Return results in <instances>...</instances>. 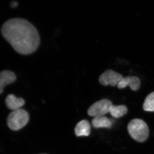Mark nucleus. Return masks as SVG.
Segmentation results:
<instances>
[{"label":"nucleus","instance_id":"obj_1","mask_svg":"<svg viewBox=\"0 0 154 154\" xmlns=\"http://www.w3.org/2000/svg\"><path fill=\"white\" fill-rule=\"evenodd\" d=\"M1 33L15 51L22 55L33 53L40 45L37 29L22 18H13L6 21L1 28Z\"/></svg>","mask_w":154,"mask_h":154},{"label":"nucleus","instance_id":"obj_2","mask_svg":"<svg viewBox=\"0 0 154 154\" xmlns=\"http://www.w3.org/2000/svg\"><path fill=\"white\" fill-rule=\"evenodd\" d=\"M127 129L131 137L138 142L143 143L149 137V131L148 126L142 119H132L128 125Z\"/></svg>","mask_w":154,"mask_h":154},{"label":"nucleus","instance_id":"obj_3","mask_svg":"<svg viewBox=\"0 0 154 154\" xmlns=\"http://www.w3.org/2000/svg\"><path fill=\"white\" fill-rule=\"evenodd\" d=\"M29 115L27 111L20 109L14 110L8 116L7 124L10 129L18 131L22 129L29 121Z\"/></svg>","mask_w":154,"mask_h":154},{"label":"nucleus","instance_id":"obj_4","mask_svg":"<svg viewBox=\"0 0 154 154\" xmlns=\"http://www.w3.org/2000/svg\"><path fill=\"white\" fill-rule=\"evenodd\" d=\"M113 105L110 100L102 99L91 105L88 110V114L94 117L104 116L110 112V108Z\"/></svg>","mask_w":154,"mask_h":154},{"label":"nucleus","instance_id":"obj_5","mask_svg":"<svg viewBox=\"0 0 154 154\" xmlns=\"http://www.w3.org/2000/svg\"><path fill=\"white\" fill-rule=\"evenodd\" d=\"M122 75L113 70L109 69L104 72L99 78V82L102 85H110L115 87L117 85L121 79Z\"/></svg>","mask_w":154,"mask_h":154},{"label":"nucleus","instance_id":"obj_6","mask_svg":"<svg viewBox=\"0 0 154 154\" xmlns=\"http://www.w3.org/2000/svg\"><path fill=\"white\" fill-rule=\"evenodd\" d=\"M140 81L135 76L123 77L117 85V88L119 89H123L129 86L131 90L136 91L140 88Z\"/></svg>","mask_w":154,"mask_h":154},{"label":"nucleus","instance_id":"obj_7","mask_svg":"<svg viewBox=\"0 0 154 154\" xmlns=\"http://www.w3.org/2000/svg\"><path fill=\"white\" fill-rule=\"evenodd\" d=\"M17 77L14 72L10 70H4L0 72V94L4 91L6 86L14 82Z\"/></svg>","mask_w":154,"mask_h":154},{"label":"nucleus","instance_id":"obj_8","mask_svg":"<svg viewBox=\"0 0 154 154\" xmlns=\"http://www.w3.org/2000/svg\"><path fill=\"white\" fill-rule=\"evenodd\" d=\"M5 104L7 107L10 110H14L21 109L25 104L24 99L17 98L13 94H9L5 99Z\"/></svg>","mask_w":154,"mask_h":154},{"label":"nucleus","instance_id":"obj_9","mask_svg":"<svg viewBox=\"0 0 154 154\" xmlns=\"http://www.w3.org/2000/svg\"><path fill=\"white\" fill-rule=\"evenodd\" d=\"M91 130V125L88 120H83L79 122L75 128V132L78 137L88 136Z\"/></svg>","mask_w":154,"mask_h":154},{"label":"nucleus","instance_id":"obj_10","mask_svg":"<svg viewBox=\"0 0 154 154\" xmlns=\"http://www.w3.org/2000/svg\"><path fill=\"white\" fill-rule=\"evenodd\" d=\"M92 123L94 127L96 128H110L112 125L111 121L105 116L94 117L92 120Z\"/></svg>","mask_w":154,"mask_h":154},{"label":"nucleus","instance_id":"obj_11","mask_svg":"<svg viewBox=\"0 0 154 154\" xmlns=\"http://www.w3.org/2000/svg\"><path fill=\"white\" fill-rule=\"evenodd\" d=\"M128 108L124 105H112L110 108V114L115 118H119L124 116L127 113Z\"/></svg>","mask_w":154,"mask_h":154},{"label":"nucleus","instance_id":"obj_12","mask_svg":"<svg viewBox=\"0 0 154 154\" xmlns=\"http://www.w3.org/2000/svg\"><path fill=\"white\" fill-rule=\"evenodd\" d=\"M143 109L147 112H154V92L146 97L143 104Z\"/></svg>","mask_w":154,"mask_h":154},{"label":"nucleus","instance_id":"obj_13","mask_svg":"<svg viewBox=\"0 0 154 154\" xmlns=\"http://www.w3.org/2000/svg\"><path fill=\"white\" fill-rule=\"evenodd\" d=\"M18 5V3L17 2H13L11 3V7L13 8H16Z\"/></svg>","mask_w":154,"mask_h":154}]
</instances>
